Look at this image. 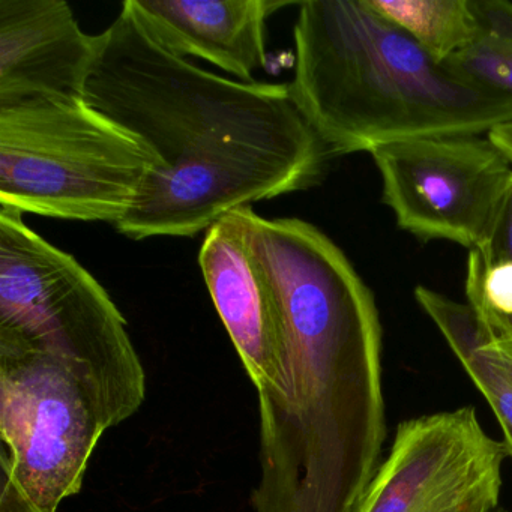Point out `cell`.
Returning <instances> with one entry per match:
<instances>
[{
    "label": "cell",
    "instance_id": "obj_17",
    "mask_svg": "<svg viewBox=\"0 0 512 512\" xmlns=\"http://www.w3.org/2000/svg\"><path fill=\"white\" fill-rule=\"evenodd\" d=\"M0 512H47L37 505L13 476L2 469V493H0Z\"/></svg>",
    "mask_w": 512,
    "mask_h": 512
},
{
    "label": "cell",
    "instance_id": "obj_3",
    "mask_svg": "<svg viewBox=\"0 0 512 512\" xmlns=\"http://www.w3.org/2000/svg\"><path fill=\"white\" fill-rule=\"evenodd\" d=\"M293 37L287 86L331 157L512 122V95L440 64L367 0L302 2Z\"/></svg>",
    "mask_w": 512,
    "mask_h": 512
},
{
    "label": "cell",
    "instance_id": "obj_15",
    "mask_svg": "<svg viewBox=\"0 0 512 512\" xmlns=\"http://www.w3.org/2000/svg\"><path fill=\"white\" fill-rule=\"evenodd\" d=\"M481 37L512 47V4L505 0H472Z\"/></svg>",
    "mask_w": 512,
    "mask_h": 512
},
{
    "label": "cell",
    "instance_id": "obj_5",
    "mask_svg": "<svg viewBox=\"0 0 512 512\" xmlns=\"http://www.w3.org/2000/svg\"><path fill=\"white\" fill-rule=\"evenodd\" d=\"M155 166L139 139L85 98L0 104V206L116 227Z\"/></svg>",
    "mask_w": 512,
    "mask_h": 512
},
{
    "label": "cell",
    "instance_id": "obj_7",
    "mask_svg": "<svg viewBox=\"0 0 512 512\" xmlns=\"http://www.w3.org/2000/svg\"><path fill=\"white\" fill-rule=\"evenodd\" d=\"M370 155L401 229L469 251L493 241L512 196V163L488 134L406 140Z\"/></svg>",
    "mask_w": 512,
    "mask_h": 512
},
{
    "label": "cell",
    "instance_id": "obj_13",
    "mask_svg": "<svg viewBox=\"0 0 512 512\" xmlns=\"http://www.w3.org/2000/svg\"><path fill=\"white\" fill-rule=\"evenodd\" d=\"M431 58L446 64L481 38L472 0H367Z\"/></svg>",
    "mask_w": 512,
    "mask_h": 512
},
{
    "label": "cell",
    "instance_id": "obj_9",
    "mask_svg": "<svg viewBox=\"0 0 512 512\" xmlns=\"http://www.w3.org/2000/svg\"><path fill=\"white\" fill-rule=\"evenodd\" d=\"M199 266L259 401L286 388V343L271 283L248 245L241 209L206 232Z\"/></svg>",
    "mask_w": 512,
    "mask_h": 512
},
{
    "label": "cell",
    "instance_id": "obj_19",
    "mask_svg": "<svg viewBox=\"0 0 512 512\" xmlns=\"http://www.w3.org/2000/svg\"><path fill=\"white\" fill-rule=\"evenodd\" d=\"M488 137L512 163V122L494 128L493 131L488 133Z\"/></svg>",
    "mask_w": 512,
    "mask_h": 512
},
{
    "label": "cell",
    "instance_id": "obj_8",
    "mask_svg": "<svg viewBox=\"0 0 512 512\" xmlns=\"http://www.w3.org/2000/svg\"><path fill=\"white\" fill-rule=\"evenodd\" d=\"M508 457L473 407L409 419L356 512H497Z\"/></svg>",
    "mask_w": 512,
    "mask_h": 512
},
{
    "label": "cell",
    "instance_id": "obj_10",
    "mask_svg": "<svg viewBox=\"0 0 512 512\" xmlns=\"http://www.w3.org/2000/svg\"><path fill=\"white\" fill-rule=\"evenodd\" d=\"M100 44L64 0H0V104L85 98Z\"/></svg>",
    "mask_w": 512,
    "mask_h": 512
},
{
    "label": "cell",
    "instance_id": "obj_18",
    "mask_svg": "<svg viewBox=\"0 0 512 512\" xmlns=\"http://www.w3.org/2000/svg\"><path fill=\"white\" fill-rule=\"evenodd\" d=\"M482 253L496 259L508 260L512 263V196L503 212L502 220L497 227L493 241L487 247L479 248Z\"/></svg>",
    "mask_w": 512,
    "mask_h": 512
},
{
    "label": "cell",
    "instance_id": "obj_2",
    "mask_svg": "<svg viewBox=\"0 0 512 512\" xmlns=\"http://www.w3.org/2000/svg\"><path fill=\"white\" fill-rule=\"evenodd\" d=\"M251 250L271 283L286 388L259 401L256 512H356L386 436L382 326L346 254L299 218L266 221Z\"/></svg>",
    "mask_w": 512,
    "mask_h": 512
},
{
    "label": "cell",
    "instance_id": "obj_20",
    "mask_svg": "<svg viewBox=\"0 0 512 512\" xmlns=\"http://www.w3.org/2000/svg\"><path fill=\"white\" fill-rule=\"evenodd\" d=\"M500 338H508V340H512V325H511V328L508 329V332H506V334Z\"/></svg>",
    "mask_w": 512,
    "mask_h": 512
},
{
    "label": "cell",
    "instance_id": "obj_6",
    "mask_svg": "<svg viewBox=\"0 0 512 512\" xmlns=\"http://www.w3.org/2000/svg\"><path fill=\"white\" fill-rule=\"evenodd\" d=\"M110 424L70 365L0 344V467L47 512L83 487Z\"/></svg>",
    "mask_w": 512,
    "mask_h": 512
},
{
    "label": "cell",
    "instance_id": "obj_21",
    "mask_svg": "<svg viewBox=\"0 0 512 512\" xmlns=\"http://www.w3.org/2000/svg\"><path fill=\"white\" fill-rule=\"evenodd\" d=\"M497 512H505V511H502V509H499V511H497Z\"/></svg>",
    "mask_w": 512,
    "mask_h": 512
},
{
    "label": "cell",
    "instance_id": "obj_12",
    "mask_svg": "<svg viewBox=\"0 0 512 512\" xmlns=\"http://www.w3.org/2000/svg\"><path fill=\"white\" fill-rule=\"evenodd\" d=\"M415 298L442 332L446 343L478 386L502 427L506 449L512 458V386L478 349L479 320L469 304L452 301L442 293L418 286Z\"/></svg>",
    "mask_w": 512,
    "mask_h": 512
},
{
    "label": "cell",
    "instance_id": "obj_1",
    "mask_svg": "<svg viewBox=\"0 0 512 512\" xmlns=\"http://www.w3.org/2000/svg\"><path fill=\"white\" fill-rule=\"evenodd\" d=\"M100 40L85 101L157 161L122 235L191 238L322 179L331 154L289 86L202 70L155 43L125 5Z\"/></svg>",
    "mask_w": 512,
    "mask_h": 512
},
{
    "label": "cell",
    "instance_id": "obj_11",
    "mask_svg": "<svg viewBox=\"0 0 512 512\" xmlns=\"http://www.w3.org/2000/svg\"><path fill=\"white\" fill-rule=\"evenodd\" d=\"M149 37L179 58L203 59L253 82L265 68L266 22L287 7L275 0H127Z\"/></svg>",
    "mask_w": 512,
    "mask_h": 512
},
{
    "label": "cell",
    "instance_id": "obj_16",
    "mask_svg": "<svg viewBox=\"0 0 512 512\" xmlns=\"http://www.w3.org/2000/svg\"><path fill=\"white\" fill-rule=\"evenodd\" d=\"M476 340H478V349L481 350L482 355L512 386V340L493 337L482 325L481 320H479Z\"/></svg>",
    "mask_w": 512,
    "mask_h": 512
},
{
    "label": "cell",
    "instance_id": "obj_14",
    "mask_svg": "<svg viewBox=\"0 0 512 512\" xmlns=\"http://www.w3.org/2000/svg\"><path fill=\"white\" fill-rule=\"evenodd\" d=\"M460 73L512 95V47L481 37L475 46L446 62Z\"/></svg>",
    "mask_w": 512,
    "mask_h": 512
},
{
    "label": "cell",
    "instance_id": "obj_4",
    "mask_svg": "<svg viewBox=\"0 0 512 512\" xmlns=\"http://www.w3.org/2000/svg\"><path fill=\"white\" fill-rule=\"evenodd\" d=\"M0 344L70 365L110 427L145 401V368L107 290L7 206H0Z\"/></svg>",
    "mask_w": 512,
    "mask_h": 512
}]
</instances>
